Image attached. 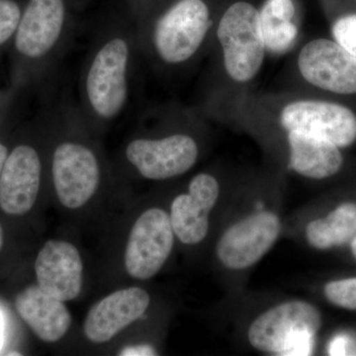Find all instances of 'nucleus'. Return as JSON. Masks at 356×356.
Wrapping results in <instances>:
<instances>
[{
  "label": "nucleus",
  "mask_w": 356,
  "mask_h": 356,
  "mask_svg": "<svg viewBox=\"0 0 356 356\" xmlns=\"http://www.w3.org/2000/svg\"><path fill=\"white\" fill-rule=\"evenodd\" d=\"M290 166L299 175L324 179L339 172L343 159L339 147L329 140L299 131H289Z\"/></svg>",
  "instance_id": "nucleus-17"
},
{
  "label": "nucleus",
  "mask_w": 356,
  "mask_h": 356,
  "mask_svg": "<svg viewBox=\"0 0 356 356\" xmlns=\"http://www.w3.org/2000/svg\"><path fill=\"white\" fill-rule=\"evenodd\" d=\"M324 292L332 305L356 310V277L332 281L325 285Z\"/></svg>",
  "instance_id": "nucleus-21"
},
{
  "label": "nucleus",
  "mask_w": 356,
  "mask_h": 356,
  "mask_svg": "<svg viewBox=\"0 0 356 356\" xmlns=\"http://www.w3.org/2000/svg\"><path fill=\"white\" fill-rule=\"evenodd\" d=\"M4 339V320L1 312H0V350H1L2 346H3Z\"/></svg>",
  "instance_id": "nucleus-26"
},
{
  "label": "nucleus",
  "mask_w": 356,
  "mask_h": 356,
  "mask_svg": "<svg viewBox=\"0 0 356 356\" xmlns=\"http://www.w3.org/2000/svg\"><path fill=\"white\" fill-rule=\"evenodd\" d=\"M332 31L337 43L356 58V14L339 18Z\"/></svg>",
  "instance_id": "nucleus-22"
},
{
  "label": "nucleus",
  "mask_w": 356,
  "mask_h": 356,
  "mask_svg": "<svg viewBox=\"0 0 356 356\" xmlns=\"http://www.w3.org/2000/svg\"><path fill=\"white\" fill-rule=\"evenodd\" d=\"M42 159L36 147L19 144L9 152L0 175V207L7 214L29 212L38 197Z\"/></svg>",
  "instance_id": "nucleus-12"
},
{
  "label": "nucleus",
  "mask_w": 356,
  "mask_h": 356,
  "mask_svg": "<svg viewBox=\"0 0 356 356\" xmlns=\"http://www.w3.org/2000/svg\"><path fill=\"white\" fill-rule=\"evenodd\" d=\"M2 245H3V229L0 226V250H1Z\"/></svg>",
  "instance_id": "nucleus-28"
},
{
  "label": "nucleus",
  "mask_w": 356,
  "mask_h": 356,
  "mask_svg": "<svg viewBox=\"0 0 356 356\" xmlns=\"http://www.w3.org/2000/svg\"><path fill=\"white\" fill-rule=\"evenodd\" d=\"M149 294L139 287L118 290L96 303L88 312L84 332L89 341L103 343L144 316Z\"/></svg>",
  "instance_id": "nucleus-15"
},
{
  "label": "nucleus",
  "mask_w": 356,
  "mask_h": 356,
  "mask_svg": "<svg viewBox=\"0 0 356 356\" xmlns=\"http://www.w3.org/2000/svg\"><path fill=\"white\" fill-rule=\"evenodd\" d=\"M38 285L60 301L76 299L83 285V266L74 245L49 241L40 250L35 262Z\"/></svg>",
  "instance_id": "nucleus-14"
},
{
  "label": "nucleus",
  "mask_w": 356,
  "mask_h": 356,
  "mask_svg": "<svg viewBox=\"0 0 356 356\" xmlns=\"http://www.w3.org/2000/svg\"><path fill=\"white\" fill-rule=\"evenodd\" d=\"M15 307L26 324L44 343H56L69 331L72 317L64 301L44 292L39 285L21 292Z\"/></svg>",
  "instance_id": "nucleus-16"
},
{
  "label": "nucleus",
  "mask_w": 356,
  "mask_h": 356,
  "mask_svg": "<svg viewBox=\"0 0 356 356\" xmlns=\"http://www.w3.org/2000/svg\"><path fill=\"white\" fill-rule=\"evenodd\" d=\"M170 217L165 211L147 210L130 232L125 252V266L136 280H146L161 270L173 248Z\"/></svg>",
  "instance_id": "nucleus-8"
},
{
  "label": "nucleus",
  "mask_w": 356,
  "mask_h": 356,
  "mask_svg": "<svg viewBox=\"0 0 356 356\" xmlns=\"http://www.w3.org/2000/svg\"><path fill=\"white\" fill-rule=\"evenodd\" d=\"M23 9L17 0H0V56L10 48Z\"/></svg>",
  "instance_id": "nucleus-20"
},
{
  "label": "nucleus",
  "mask_w": 356,
  "mask_h": 356,
  "mask_svg": "<svg viewBox=\"0 0 356 356\" xmlns=\"http://www.w3.org/2000/svg\"><path fill=\"white\" fill-rule=\"evenodd\" d=\"M8 154V147L0 140V175H1L2 170H3L4 163H6Z\"/></svg>",
  "instance_id": "nucleus-25"
},
{
  "label": "nucleus",
  "mask_w": 356,
  "mask_h": 356,
  "mask_svg": "<svg viewBox=\"0 0 356 356\" xmlns=\"http://www.w3.org/2000/svg\"><path fill=\"white\" fill-rule=\"evenodd\" d=\"M51 178L58 200L69 209L81 208L95 195L102 180V165L95 152L74 139L54 147Z\"/></svg>",
  "instance_id": "nucleus-6"
},
{
  "label": "nucleus",
  "mask_w": 356,
  "mask_h": 356,
  "mask_svg": "<svg viewBox=\"0 0 356 356\" xmlns=\"http://www.w3.org/2000/svg\"><path fill=\"white\" fill-rule=\"evenodd\" d=\"M216 178L200 173L192 178L188 193L173 200L170 222L173 232L185 245L202 242L209 229V214L219 197Z\"/></svg>",
  "instance_id": "nucleus-13"
},
{
  "label": "nucleus",
  "mask_w": 356,
  "mask_h": 356,
  "mask_svg": "<svg viewBox=\"0 0 356 356\" xmlns=\"http://www.w3.org/2000/svg\"><path fill=\"white\" fill-rule=\"evenodd\" d=\"M300 72L308 83L339 95L356 93V58L337 42L318 39L304 46Z\"/></svg>",
  "instance_id": "nucleus-11"
},
{
  "label": "nucleus",
  "mask_w": 356,
  "mask_h": 356,
  "mask_svg": "<svg viewBox=\"0 0 356 356\" xmlns=\"http://www.w3.org/2000/svg\"><path fill=\"white\" fill-rule=\"evenodd\" d=\"M156 350L149 344H140L137 346H130V348H124L121 351V356H149L156 355Z\"/></svg>",
  "instance_id": "nucleus-24"
},
{
  "label": "nucleus",
  "mask_w": 356,
  "mask_h": 356,
  "mask_svg": "<svg viewBox=\"0 0 356 356\" xmlns=\"http://www.w3.org/2000/svg\"><path fill=\"white\" fill-rule=\"evenodd\" d=\"M217 35L229 76L240 83L254 79L261 70L266 49L259 11L248 2H236L222 15Z\"/></svg>",
  "instance_id": "nucleus-5"
},
{
  "label": "nucleus",
  "mask_w": 356,
  "mask_h": 356,
  "mask_svg": "<svg viewBox=\"0 0 356 356\" xmlns=\"http://www.w3.org/2000/svg\"><path fill=\"white\" fill-rule=\"evenodd\" d=\"M294 15L292 0H266L259 13V22L267 50L283 53L291 48L298 34Z\"/></svg>",
  "instance_id": "nucleus-19"
},
{
  "label": "nucleus",
  "mask_w": 356,
  "mask_h": 356,
  "mask_svg": "<svg viewBox=\"0 0 356 356\" xmlns=\"http://www.w3.org/2000/svg\"><path fill=\"white\" fill-rule=\"evenodd\" d=\"M210 23L209 7L203 0H179L154 21L147 43L163 64L182 65L197 54Z\"/></svg>",
  "instance_id": "nucleus-4"
},
{
  "label": "nucleus",
  "mask_w": 356,
  "mask_h": 356,
  "mask_svg": "<svg viewBox=\"0 0 356 356\" xmlns=\"http://www.w3.org/2000/svg\"><path fill=\"white\" fill-rule=\"evenodd\" d=\"M322 325L320 311L304 301H290L259 316L248 330L257 350L277 355H310Z\"/></svg>",
  "instance_id": "nucleus-3"
},
{
  "label": "nucleus",
  "mask_w": 356,
  "mask_h": 356,
  "mask_svg": "<svg viewBox=\"0 0 356 356\" xmlns=\"http://www.w3.org/2000/svg\"><path fill=\"white\" fill-rule=\"evenodd\" d=\"M281 123L288 131L322 138L339 147L350 146L356 140L355 113L336 103L318 100L290 103L283 109Z\"/></svg>",
  "instance_id": "nucleus-10"
},
{
  "label": "nucleus",
  "mask_w": 356,
  "mask_h": 356,
  "mask_svg": "<svg viewBox=\"0 0 356 356\" xmlns=\"http://www.w3.org/2000/svg\"><path fill=\"white\" fill-rule=\"evenodd\" d=\"M125 156L143 177L165 180L184 175L195 165L198 146L193 138L185 134L159 139L134 138L126 147Z\"/></svg>",
  "instance_id": "nucleus-7"
},
{
  "label": "nucleus",
  "mask_w": 356,
  "mask_h": 356,
  "mask_svg": "<svg viewBox=\"0 0 356 356\" xmlns=\"http://www.w3.org/2000/svg\"><path fill=\"white\" fill-rule=\"evenodd\" d=\"M277 215L255 213L225 232L217 245V255L225 266L242 270L254 266L273 248L280 233Z\"/></svg>",
  "instance_id": "nucleus-9"
},
{
  "label": "nucleus",
  "mask_w": 356,
  "mask_h": 356,
  "mask_svg": "<svg viewBox=\"0 0 356 356\" xmlns=\"http://www.w3.org/2000/svg\"><path fill=\"white\" fill-rule=\"evenodd\" d=\"M137 32L115 26L97 32L79 76L77 109L84 121L110 124L126 113L135 88Z\"/></svg>",
  "instance_id": "nucleus-1"
},
{
  "label": "nucleus",
  "mask_w": 356,
  "mask_h": 356,
  "mask_svg": "<svg viewBox=\"0 0 356 356\" xmlns=\"http://www.w3.org/2000/svg\"><path fill=\"white\" fill-rule=\"evenodd\" d=\"M74 34L65 0H28L8 50L11 90L44 83L65 55Z\"/></svg>",
  "instance_id": "nucleus-2"
},
{
  "label": "nucleus",
  "mask_w": 356,
  "mask_h": 356,
  "mask_svg": "<svg viewBox=\"0 0 356 356\" xmlns=\"http://www.w3.org/2000/svg\"><path fill=\"white\" fill-rule=\"evenodd\" d=\"M307 240L317 250H330L350 243L356 236V204L343 203L322 219L309 222Z\"/></svg>",
  "instance_id": "nucleus-18"
},
{
  "label": "nucleus",
  "mask_w": 356,
  "mask_h": 356,
  "mask_svg": "<svg viewBox=\"0 0 356 356\" xmlns=\"http://www.w3.org/2000/svg\"><path fill=\"white\" fill-rule=\"evenodd\" d=\"M350 339L346 337L339 336L334 337L330 346L329 353L331 355H350Z\"/></svg>",
  "instance_id": "nucleus-23"
},
{
  "label": "nucleus",
  "mask_w": 356,
  "mask_h": 356,
  "mask_svg": "<svg viewBox=\"0 0 356 356\" xmlns=\"http://www.w3.org/2000/svg\"><path fill=\"white\" fill-rule=\"evenodd\" d=\"M351 252H353V257L356 259V236L353 238L350 242Z\"/></svg>",
  "instance_id": "nucleus-27"
}]
</instances>
